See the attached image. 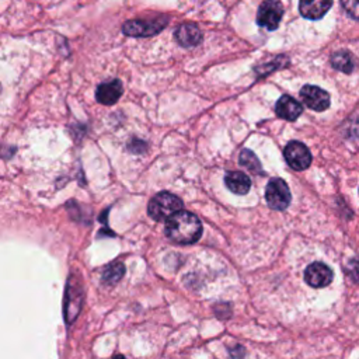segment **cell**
Listing matches in <instances>:
<instances>
[{
	"mask_svg": "<svg viewBox=\"0 0 359 359\" xmlns=\"http://www.w3.org/2000/svg\"><path fill=\"white\" fill-rule=\"evenodd\" d=\"M166 236L175 244H194L202 234L201 221L191 212L178 211L167 219Z\"/></svg>",
	"mask_w": 359,
	"mask_h": 359,
	"instance_id": "6da1fadb",
	"label": "cell"
},
{
	"mask_svg": "<svg viewBox=\"0 0 359 359\" xmlns=\"http://www.w3.org/2000/svg\"><path fill=\"white\" fill-rule=\"evenodd\" d=\"M183 209V201L171 193H159L154 196L147 207L149 216L157 222L167 221L170 216Z\"/></svg>",
	"mask_w": 359,
	"mask_h": 359,
	"instance_id": "7a4b0ae2",
	"label": "cell"
},
{
	"mask_svg": "<svg viewBox=\"0 0 359 359\" xmlns=\"http://www.w3.org/2000/svg\"><path fill=\"white\" fill-rule=\"evenodd\" d=\"M265 200L268 207L274 211H285L289 207L292 196L282 178L269 180L265 190Z\"/></svg>",
	"mask_w": 359,
	"mask_h": 359,
	"instance_id": "3957f363",
	"label": "cell"
},
{
	"mask_svg": "<svg viewBox=\"0 0 359 359\" xmlns=\"http://www.w3.org/2000/svg\"><path fill=\"white\" fill-rule=\"evenodd\" d=\"M167 23V16H159L147 20H129L122 26V31L128 37H152L160 33Z\"/></svg>",
	"mask_w": 359,
	"mask_h": 359,
	"instance_id": "277c9868",
	"label": "cell"
},
{
	"mask_svg": "<svg viewBox=\"0 0 359 359\" xmlns=\"http://www.w3.org/2000/svg\"><path fill=\"white\" fill-rule=\"evenodd\" d=\"M284 16V5L280 0H265L257 13V24L269 31L278 29Z\"/></svg>",
	"mask_w": 359,
	"mask_h": 359,
	"instance_id": "5b68a950",
	"label": "cell"
},
{
	"mask_svg": "<svg viewBox=\"0 0 359 359\" xmlns=\"http://www.w3.org/2000/svg\"><path fill=\"white\" fill-rule=\"evenodd\" d=\"M284 156L287 163L294 170H306L312 164V153L308 149V146L302 142L292 141L287 145L284 150Z\"/></svg>",
	"mask_w": 359,
	"mask_h": 359,
	"instance_id": "8992f818",
	"label": "cell"
},
{
	"mask_svg": "<svg viewBox=\"0 0 359 359\" xmlns=\"http://www.w3.org/2000/svg\"><path fill=\"white\" fill-rule=\"evenodd\" d=\"M301 99L303 103L314 111H326L330 107V95L326 90L317 86H303L301 90Z\"/></svg>",
	"mask_w": 359,
	"mask_h": 359,
	"instance_id": "52a82bcc",
	"label": "cell"
},
{
	"mask_svg": "<svg viewBox=\"0 0 359 359\" xmlns=\"http://www.w3.org/2000/svg\"><path fill=\"white\" fill-rule=\"evenodd\" d=\"M305 281L313 288H324L333 281V271L324 262H313L305 271Z\"/></svg>",
	"mask_w": 359,
	"mask_h": 359,
	"instance_id": "ba28073f",
	"label": "cell"
},
{
	"mask_svg": "<svg viewBox=\"0 0 359 359\" xmlns=\"http://www.w3.org/2000/svg\"><path fill=\"white\" fill-rule=\"evenodd\" d=\"M174 37L180 45L186 47V48L197 47L202 41V33H201L200 27L194 23L180 24L174 33Z\"/></svg>",
	"mask_w": 359,
	"mask_h": 359,
	"instance_id": "9c48e42d",
	"label": "cell"
},
{
	"mask_svg": "<svg viewBox=\"0 0 359 359\" xmlns=\"http://www.w3.org/2000/svg\"><path fill=\"white\" fill-rule=\"evenodd\" d=\"M333 0H299V12L305 19L320 20L331 9Z\"/></svg>",
	"mask_w": 359,
	"mask_h": 359,
	"instance_id": "30bf717a",
	"label": "cell"
},
{
	"mask_svg": "<svg viewBox=\"0 0 359 359\" xmlns=\"http://www.w3.org/2000/svg\"><path fill=\"white\" fill-rule=\"evenodd\" d=\"M276 113L280 118L287 120V121H296L302 113H303V107L302 104L294 99L292 96H282L277 104H276Z\"/></svg>",
	"mask_w": 359,
	"mask_h": 359,
	"instance_id": "8fae6325",
	"label": "cell"
},
{
	"mask_svg": "<svg viewBox=\"0 0 359 359\" xmlns=\"http://www.w3.org/2000/svg\"><path fill=\"white\" fill-rule=\"evenodd\" d=\"M122 96V83L120 80H113L103 83L97 87L96 99L104 106L115 104Z\"/></svg>",
	"mask_w": 359,
	"mask_h": 359,
	"instance_id": "7c38bea8",
	"label": "cell"
},
{
	"mask_svg": "<svg viewBox=\"0 0 359 359\" xmlns=\"http://www.w3.org/2000/svg\"><path fill=\"white\" fill-rule=\"evenodd\" d=\"M226 187L237 196H246L251 189V180L241 171H230L225 177Z\"/></svg>",
	"mask_w": 359,
	"mask_h": 359,
	"instance_id": "4fadbf2b",
	"label": "cell"
},
{
	"mask_svg": "<svg viewBox=\"0 0 359 359\" xmlns=\"http://www.w3.org/2000/svg\"><path fill=\"white\" fill-rule=\"evenodd\" d=\"M330 62L334 69L344 73H351L355 69V58L348 51H338L333 54L330 58Z\"/></svg>",
	"mask_w": 359,
	"mask_h": 359,
	"instance_id": "5bb4252c",
	"label": "cell"
},
{
	"mask_svg": "<svg viewBox=\"0 0 359 359\" xmlns=\"http://www.w3.org/2000/svg\"><path fill=\"white\" fill-rule=\"evenodd\" d=\"M125 274V266L122 262H114L106 268L103 274V282L107 285H115Z\"/></svg>",
	"mask_w": 359,
	"mask_h": 359,
	"instance_id": "9a60e30c",
	"label": "cell"
},
{
	"mask_svg": "<svg viewBox=\"0 0 359 359\" xmlns=\"http://www.w3.org/2000/svg\"><path fill=\"white\" fill-rule=\"evenodd\" d=\"M239 163H240V166H243L244 168H247L248 171H251V173H254V174H262L260 160H258L257 156H255L251 150H248V149H243V150H241Z\"/></svg>",
	"mask_w": 359,
	"mask_h": 359,
	"instance_id": "2e32d148",
	"label": "cell"
},
{
	"mask_svg": "<svg viewBox=\"0 0 359 359\" xmlns=\"http://www.w3.org/2000/svg\"><path fill=\"white\" fill-rule=\"evenodd\" d=\"M340 2L346 15L359 22V0H340Z\"/></svg>",
	"mask_w": 359,
	"mask_h": 359,
	"instance_id": "e0dca14e",
	"label": "cell"
},
{
	"mask_svg": "<svg viewBox=\"0 0 359 359\" xmlns=\"http://www.w3.org/2000/svg\"><path fill=\"white\" fill-rule=\"evenodd\" d=\"M346 274L352 278L353 282L359 284V257H355L346 265Z\"/></svg>",
	"mask_w": 359,
	"mask_h": 359,
	"instance_id": "ac0fdd59",
	"label": "cell"
}]
</instances>
